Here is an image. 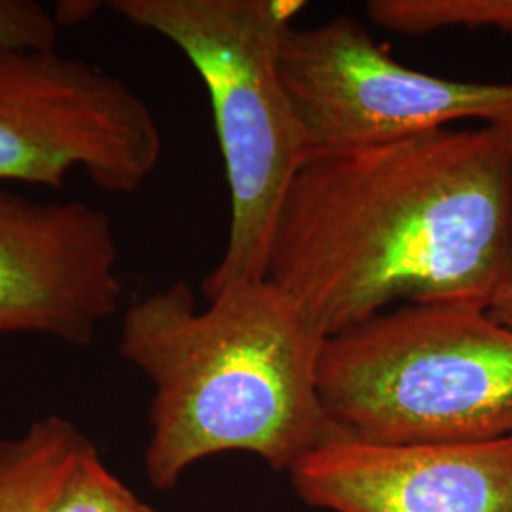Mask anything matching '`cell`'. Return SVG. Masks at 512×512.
Segmentation results:
<instances>
[{"label": "cell", "mask_w": 512, "mask_h": 512, "mask_svg": "<svg viewBox=\"0 0 512 512\" xmlns=\"http://www.w3.org/2000/svg\"><path fill=\"white\" fill-rule=\"evenodd\" d=\"M291 478L308 505L330 512H512V437L370 442L336 431Z\"/></svg>", "instance_id": "ba28073f"}, {"label": "cell", "mask_w": 512, "mask_h": 512, "mask_svg": "<svg viewBox=\"0 0 512 512\" xmlns=\"http://www.w3.org/2000/svg\"><path fill=\"white\" fill-rule=\"evenodd\" d=\"M319 395L370 442L512 437V330L482 310L399 306L327 340Z\"/></svg>", "instance_id": "277c9868"}, {"label": "cell", "mask_w": 512, "mask_h": 512, "mask_svg": "<svg viewBox=\"0 0 512 512\" xmlns=\"http://www.w3.org/2000/svg\"><path fill=\"white\" fill-rule=\"evenodd\" d=\"M279 67L313 154L382 147L459 120L512 126V82H463L406 67L348 16L294 27Z\"/></svg>", "instance_id": "8992f818"}, {"label": "cell", "mask_w": 512, "mask_h": 512, "mask_svg": "<svg viewBox=\"0 0 512 512\" xmlns=\"http://www.w3.org/2000/svg\"><path fill=\"white\" fill-rule=\"evenodd\" d=\"M54 12L35 0H0V46L21 50L57 48Z\"/></svg>", "instance_id": "7c38bea8"}, {"label": "cell", "mask_w": 512, "mask_h": 512, "mask_svg": "<svg viewBox=\"0 0 512 512\" xmlns=\"http://www.w3.org/2000/svg\"><path fill=\"white\" fill-rule=\"evenodd\" d=\"M141 501L110 473L90 442L48 512H139Z\"/></svg>", "instance_id": "8fae6325"}, {"label": "cell", "mask_w": 512, "mask_h": 512, "mask_svg": "<svg viewBox=\"0 0 512 512\" xmlns=\"http://www.w3.org/2000/svg\"><path fill=\"white\" fill-rule=\"evenodd\" d=\"M88 439L73 421L46 416L0 440V512H48Z\"/></svg>", "instance_id": "9c48e42d"}, {"label": "cell", "mask_w": 512, "mask_h": 512, "mask_svg": "<svg viewBox=\"0 0 512 512\" xmlns=\"http://www.w3.org/2000/svg\"><path fill=\"white\" fill-rule=\"evenodd\" d=\"M162 147L152 110L118 76L57 48L0 46V183L63 188L82 173L133 194Z\"/></svg>", "instance_id": "5b68a950"}, {"label": "cell", "mask_w": 512, "mask_h": 512, "mask_svg": "<svg viewBox=\"0 0 512 512\" xmlns=\"http://www.w3.org/2000/svg\"><path fill=\"white\" fill-rule=\"evenodd\" d=\"M139 512H154V511H152V509H150V507H147V505H145V503H143V505H141V509H139Z\"/></svg>", "instance_id": "5bb4252c"}, {"label": "cell", "mask_w": 512, "mask_h": 512, "mask_svg": "<svg viewBox=\"0 0 512 512\" xmlns=\"http://www.w3.org/2000/svg\"><path fill=\"white\" fill-rule=\"evenodd\" d=\"M112 12L169 40L209 93L230 188L224 253L203 279L207 300L266 279L287 190L313 156L281 78V48L302 0H110Z\"/></svg>", "instance_id": "3957f363"}, {"label": "cell", "mask_w": 512, "mask_h": 512, "mask_svg": "<svg viewBox=\"0 0 512 512\" xmlns=\"http://www.w3.org/2000/svg\"><path fill=\"white\" fill-rule=\"evenodd\" d=\"M207 302L179 279L122 319L118 351L154 385L145 463L158 488L224 452L291 471L338 431L319 395L329 338L289 294L256 279Z\"/></svg>", "instance_id": "7a4b0ae2"}, {"label": "cell", "mask_w": 512, "mask_h": 512, "mask_svg": "<svg viewBox=\"0 0 512 512\" xmlns=\"http://www.w3.org/2000/svg\"><path fill=\"white\" fill-rule=\"evenodd\" d=\"M495 323L512 330V279L495 296L492 306L486 311Z\"/></svg>", "instance_id": "4fadbf2b"}, {"label": "cell", "mask_w": 512, "mask_h": 512, "mask_svg": "<svg viewBox=\"0 0 512 512\" xmlns=\"http://www.w3.org/2000/svg\"><path fill=\"white\" fill-rule=\"evenodd\" d=\"M266 279L327 338L395 302L488 311L512 279V126L313 154L281 203Z\"/></svg>", "instance_id": "6da1fadb"}, {"label": "cell", "mask_w": 512, "mask_h": 512, "mask_svg": "<svg viewBox=\"0 0 512 512\" xmlns=\"http://www.w3.org/2000/svg\"><path fill=\"white\" fill-rule=\"evenodd\" d=\"M366 12L376 25L410 37L452 27L512 33V0H370Z\"/></svg>", "instance_id": "30bf717a"}, {"label": "cell", "mask_w": 512, "mask_h": 512, "mask_svg": "<svg viewBox=\"0 0 512 512\" xmlns=\"http://www.w3.org/2000/svg\"><path fill=\"white\" fill-rule=\"evenodd\" d=\"M120 247L109 215L0 183V332L90 346L118 311Z\"/></svg>", "instance_id": "52a82bcc"}]
</instances>
